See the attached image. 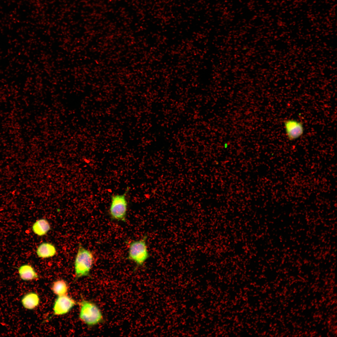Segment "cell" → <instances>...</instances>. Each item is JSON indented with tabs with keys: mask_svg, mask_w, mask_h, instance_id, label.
I'll return each instance as SVG.
<instances>
[{
	"mask_svg": "<svg viewBox=\"0 0 337 337\" xmlns=\"http://www.w3.org/2000/svg\"><path fill=\"white\" fill-rule=\"evenodd\" d=\"M129 190L128 187L123 194H116L111 196L109 214L111 219L126 221L128 206L126 195Z\"/></svg>",
	"mask_w": 337,
	"mask_h": 337,
	"instance_id": "cell-4",
	"label": "cell"
},
{
	"mask_svg": "<svg viewBox=\"0 0 337 337\" xmlns=\"http://www.w3.org/2000/svg\"><path fill=\"white\" fill-rule=\"evenodd\" d=\"M36 253L38 257L42 259L48 258L54 256L57 250L55 246L49 242H43L37 247Z\"/></svg>",
	"mask_w": 337,
	"mask_h": 337,
	"instance_id": "cell-7",
	"label": "cell"
},
{
	"mask_svg": "<svg viewBox=\"0 0 337 337\" xmlns=\"http://www.w3.org/2000/svg\"><path fill=\"white\" fill-rule=\"evenodd\" d=\"M76 302L67 294L57 296L53 308V315L59 316L68 313L76 305Z\"/></svg>",
	"mask_w": 337,
	"mask_h": 337,
	"instance_id": "cell-5",
	"label": "cell"
},
{
	"mask_svg": "<svg viewBox=\"0 0 337 337\" xmlns=\"http://www.w3.org/2000/svg\"><path fill=\"white\" fill-rule=\"evenodd\" d=\"M51 229V226L49 222L44 218L37 220L33 223L32 227L33 232L40 237L46 235Z\"/></svg>",
	"mask_w": 337,
	"mask_h": 337,
	"instance_id": "cell-10",
	"label": "cell"
},
{
	"mask_svg": "<svg viewBox=\"0 0 337 337\" xmlns=\"http://www.w3.org/2000/svg\"><path fill=\"white\" fill-rule=\"evenodd\" d=\"M53 293L57 296L67 294L69 291L68 284L65 280L59 279L54 281L51 286Z\"/></svg>",
	"mask_w": 337,
	"mask_h": 337,
	"instance_id": "cell-11",
	"label": "cell"
},
{
	"mask_svg": "<svg viewBox=\"0 0 337 337\" xmlns=\"http://www.w3.org/2000/svg\"><path fill=\"white\" fill-rule=\"evenodd\" d=\"M78 304L80 307L79 318L85 324L92 327L104 322V319L102 312L95 303L82 299Z\"/></svg>",
	"mask_w": 337,
	"mask_h": 337,
	"instance_id": "cell-1",
	"label": "cell"
},
{
	"mask_svg": "<svg viewBox=\"0 0 337 337\" xmlns=\"http://www.w3.org/2000/svg\"><path fill=\"white\" fill-rule=\"evenodd\" d=\"M40 298L37 293L30 292L25 294L22 297L21 302L23 307L28 310H32L39 305Z\"/></svg>",
	"mask_w": 337,
	"mask_h": 337,
	"instance_id": "cell-8",
	"label": "cell"
},
{
	"mask_svg": "<svg viewBox=\"0 0 337 337\" xmlns=\"http://www.w3.org/2000/svg\"><path fill=\"white\" fill-rule=\"evenodd\" d=\"M147 238V237L145 236L129 243L127 259L134 262L138 267L142 266L150 256Z\"/></svg>",
	"mask_w": 337,
	"mask_h": 337,
	"instance_id": "cell-3",
	"label": "cell"
},
{
	"mask_svg": "<svg viewBox=\"0 0 337 337\" xmlns=\"http://www.w3.org/2000/svg\"><path fill=\"white\" fill-rule=\"evenodd\" d=\"M94 262V256L93 252L85 248L80 243L74 263L75 280L83 277H90V272Z\"/></svg>",
	"mask_w": 337,
	"mask_h": 337,
	"instance_id": "cell-2",
	"label": "cell"
},
{
	"mask_svg": "<svg viewBox=\"0 0 337 337\" xmlns=\"http://www.w3.org/2000/svg\"><path fill=\"white\" fill-rule=\"evenodd\" d=\"M18 272L20 279L24 281H32L39 278L37 273L30 264H25L21 266L18 268Z\"/></svg>",
	"mask_w": 337,
	"mask_h": 337,
	"instance_id": "cell-9",
	"label": "cell"
},
{
	"mask_svg": "<svg viewBox=\"0 0 337 337\" xmlns=\"http://www.w3.org/2000/svg\"><path fill=\"white\" fill-rule=\"evenodd\" d=\"M284 125L286 137L290 141L298 139L304 133V128L303 123L296 120H286L284 121Z\"/></svg>",
	"mask_w": 337,
	"mask_h": 337,
	"instance_id": "cell-6",
	"label": "cell"
}]
</instances>
